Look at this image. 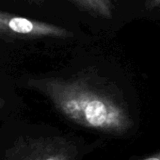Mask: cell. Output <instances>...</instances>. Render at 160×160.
<instances>
[{"label": "cell", "instance_id": "3", "mask_svg": "<svg viewBox=\"0 0 160 160\" xmlns=\"http://www.w3.org/2000/svg\"><path fill=\"white\" fill-rule=\"evenodd\" d=\"M71 37L72 33L59 26L0 11V38L16 41Z\"/></svg>", "mask_w": 160, "mask_h": 160}, {"label": "cell", "instance_id": "4", "mask_svg": "<svg viewBox=\"0 0 160 160\" xmlns=\"http://www.w3.org/2000/svg\"><path fill=\"white\" fill-rule=\"evenodd\" d=\"M81 9L96 16L110 19L112 17V5L110 0H72Z\"/></svg>", "mask_w": 160, "mask_h": 160}, {"label": "cell", "instance_id": "5", "mask_svg": "<svg viewBox=\"0 0 160 160\" xmlns=\"http://www.w3.org/2000/svg\"><path fill=\"white\" fill-rule=\"evenodd\" d=\"M160 6V0H148L146 4V8L148 10H153Z\"/></svg>", "mask_w": 160, "mask_h": 160}, {"label": "cell", "instance_id": "7", "mask_svg": "<svg viewBox=\"0 0 160 160\" xmlns=\"http://www.w3.org/2000/svg\"><path fill=\"white\" fill-rule=\"evenodd\" d=\"M22 1L28 2V3H31V4H39L42 2V0H22Z\"/></svg>", "mask_w": 160, "mask_h": 160}, {"label": "cell", "instance_id": "6", "mask_svg": "<svg viewBox=\"0 0 160 160\" xmlns=\"http://www.w3.org/2000/svg\"><path fill=\"white\" fill-rule=\"evenodd\" d=\"M139 160H160V151L155 152V153H152L147 157H144V158H141Z\"/></svg>", "mask_w": 160, "mask_h": 160}, {"label": "cell", "instance_id": "1", "mask_svg": "<svg viewBox=\"0 0 160 160\" xmlns=\"http://www.w3.org/2000/svg\"><path fill=\"white\" fill-rule=\"evenodd\" d=\"M27 86L45 96L72 122L113 137L128 135L135 122L120 92L92 72L71 77H33Z\"/></svg>", "mask_w": 160, "mask_h": 160}, {"label": "cell", "instance_id": "2", "mask_svg": "<svg viewBox=\"0 0 160 160\" xmlns=\"http://www.w3.org/2000/svg\"><path fill=\"white\" fill-rule=\"evenodd\" d=\"M3 160H81L76 144L63 137L24 138L7 151Z\"/></svg>", "mask_w": 160, "mask_h": 160}, {"label": "cell", "instance_id": "8", "mask_svg": "<svg viewBox=\"0 0 160 160\" xmlns=\"http://www.w3.org/2000/svg\"><path fill=\"white\" fill-rule=\"evenodd\" d=\"M5 106V100L2 98V97H0V110H1Z\"/></svg>", "mask_w": 160, "mask_h": 160}]
</instances>
